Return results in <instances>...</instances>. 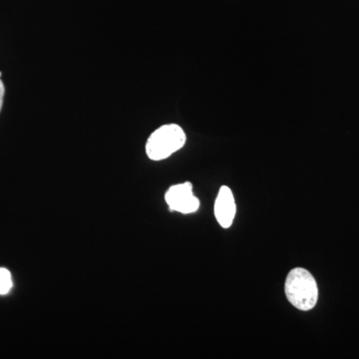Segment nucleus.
I'll return each mask as SVG.
<instances>
[{
  "mask_svg": "<svg viewBox=\"0 0 359 359\" xmlns=\"http://www.w3.org/2000/svg\"><path fill=\"white\" fill-rule=\"evenodd\" d=\"M186 141V133L179 125H163L149 137L146 154L153 161L165 160L183 148Z\"/></svg>",
  "mask_w": 359,
  "mask_h": 359,
  "instance_id": "nucleus-2",
  "label": "nucleus"
},
{
  "mask_svg": "<svg viewBox=\"0 0 359 359\" xmlns=\"http://www.w3.org/2000/svg\"><path fill=\"white\" fill-rule=\"evenodd\" d=\"M4 94H6V88L0 79V111H1L2 104H4Z\"/></svg>",
  "mask_w": 359,
  "mask_h": 359,
  "instance_id": "nucleus-6",
  "label": "nucleus"
},
{
  "mask_svg": "<svg viewBox=\"0 0 359 359\" xmlns=\"http://www.w3.org/2000/svg\"><path fill=\"white\" fill-rule=\"evenodd\" d=\"M285 292L287 301L299 311H311L318 302V283L306 269L295 268L290 271L285 278Z\"/></svg>",
  "mask_w": 359,
  "mask_h": 359,
  "instance_id": "nucleus-1",
  "label": "nucleus"
},
{
  "mask_svg": "<svg viewBox=\"0 0 359 359\" xmlns=\"http://www.w3.org/2000/svg\"><path fill=\"white\" fill-rule=\"evenodd\" d=\"M165 201L170 211L181 214H192L200 208V201L194 195L193 185L190 182L170 187L165 195Z\"/></svg>",
  "mask_w": 359,
  "mask_h": 359,
  "instance_id": "nucleus-3",
  "label": "nucleus"
},
{
  "mask_svg": "<svg viewBox=\"0 0 359 359\" xmlns=\"http://www.w3.org/2000/svg\"><path fill=\"white\" fill-rule=\"evenodd\" d=\"M0 77H1V72H0Z\"/></svg>",
  "mask_w": 359,
  "mask_h": 359,
  "instance_id": "nucleus-7",
  "label": "nucleus"
},
{
  "mask_svg": "<svg viewBox=\"0 0 359 359\" xmlns=\"http://www.w3.org/2000/svg\"><path fill=\"white\" fill-rule=\"evenodd\" d=\"M236 211L237 210L233 192L229 187H221L215 201V216L222 228H230L233 223Z\"/></svg>",
  "mask_w": 359,
  "mask_h": 359,
  "instance_id": "nucleus-4",
  "label": "nucleus"
},
{
  "mask_svg": "<svg viewBox=\"0 0 359 359\" xmlns=\"http://www.w3.org/2000/svg\"><path fill=\"white\" fill-rule=\"evenodd\" d=\"M13 285L11 271L7 269L0 268V294H8L13 289Z\"/></svg>",
  "mask_w": 359,
  "mask_h": 359,
  "instance_id": "nucleus-5",
  "label": "nucleus"
}]
</instances>
